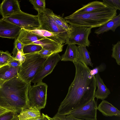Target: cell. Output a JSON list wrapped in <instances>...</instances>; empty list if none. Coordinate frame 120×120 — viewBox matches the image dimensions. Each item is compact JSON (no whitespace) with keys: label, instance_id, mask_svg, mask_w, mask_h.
<instances>
[{"label":"cell","instance_id":"cell-6","mask_svg":"<svg viewBox=\"0 0 120 120\" xmlns=\"http://www.w3.org/2000/svg\"><path fill=\"white\" fill-rule=\"evenodd\" d=\"M48 86L42 81L30 85L28 93L29 105L39 110L44 108L47 100Z\"/></svg>","mask_w":120,"mask_h":120},{"label":"cell","instance_id":"cell-22","mask_svg":"<svg viewBox=\"0 0 120 120\" xmlns=\"http://www.w3.org/2000/svg\"><path fill=\"white\" fill-rule=\"evenodd\" d=\"M52 15L56 23L65 30L68 35L72 30V26L66 22L64 18L60 15H56L52 12Z\"/></svg>","mask_w":120,"mask_h":120},{"label":"cell","instance_id":"cell-26","mask_svg":"<svg viewBox=\"0 0 120 120\" xmlns=\"http://www.w3.org/2000/svg\"><path fill=\"white\" fill-rule=\"evenodd\" d=\"M13 58L8 51L0 50V67L7 64Z\"/></svg>","mask_w":120,"mask_h":120},{"label":"cell","instance_id":"cell-32","mask_svg":"<svg viewBox=\"0 0 120 120\" xmlns=\"http://www.w3.org/2000/svg\"><path fill=\"white\" fill-rule=\"evenodd\" d=\"M104 69V66L103 65H101L92 70L90 69V74L92 75H96L99 72L103 71Z\"/></svg>","mask_w":120,"mask_h":120},{"label":"cell","instance_id":"cell-14","mask_svg":"<svg viewBox=\"0 0 120 120\" xmlns=\"http://www.w3.org/2000/svg\"><path fill=\"white\" fill-rule=\"evenodd\" d=\"M96 86L98 87L95 91L94 98L97 99L102 100L108 97L110 92L105 84L102 79L101 78L99 73L95 75Z\"/></svg>","mask_w":120,"mask_h":120},{"label":"cell","instance_id":"cell-11","mask_svg":"<svg viewBox=\"0 0 120 120\" xmlns=\"http://www.w3.org/2000/svg\"><path fill=\"white\" fill-rule=\"evenodd\" d=\"M22 28L2 18L0 19V37L17 38Z\"/></svg>","mask_w":120,"mask_h":120},{"label":"cell","instance_id":"cell-5","mask_svg":"<svg viewBox=\"0 0 120 120\" xmlns=\"http://www.w3.org/2000/svg\"><path fill=\"white\" fill-rule=\"evenodd\" d=\"M52 12L51 9L46 8L43 12L38 14L37 15L40 24L39 29L53 33L64 44L66 42L68 34L55 22L52 15Z\"/></svg>","mask_w":120,"mask_h":120},{"label":"cell","instance_id":"cell-12","mask_svg":"<svg viewBox=\"0 0 120 120\" xmlns=\"http://www.w3.org/2000/svg\"><path fill=\"white\" fill-rule=\"evenodd\" d=\"M21 10L17 0H4L0 4V13L2 18L15 14Z\"/></svg>","mask_w":120,"mask_h":120},{"label":"cell","instance_id":"cell-25","mask_svg":"<svg viewBox=\"0 0 120 120\" xmlns=\"http://www.w3.org/2000/svg\"><path fill=\"white\" fill-rule=\"evenodd\" d=\"M112 57L115 59L116 63L120 65V42L118 41L117 43L112 45Z\"/></svg>","mask_w":120,"mask_h":120},{"label":"cell","instance_id":"cell-23","mask_svg":"<svg viewBox=\"0 0 120 120\" xmlns=\"http://www.w3.org/2000/svg\"><path fill=\"white\" fill-rule=\"evenodd\" d=\"M42 49L41 45L37 44H31L24 45L23 49V53L24 54L38 52Z\"/></svg>","mask_w":120,"mask_h":120},{"label":"cell","instance_id":"cell-9","mask_svg":"<svg viewBox=\"0 0 120 120\" xmlns=\"http://www.w3.org/2000/svg\"><path fill=\"white\" fill-rule=\"evenodd\" d=\"M97 102L94 98L71 111L68 114L78 119L97 120Z\"/></svg>","mask_w":120,"mask_h":120},{"label":"cell","instance_id":"cell-31","mask_svg":"<svg viewBox=\"0 0 120 120\" xmlns=\"http://www.w3.org/2000/svg\"><path fill=\"white\" fill-rule=\"evenodd\" d=\"M38 53L42 57L46 59L54 54L52 51L43 49Z\"/></svg>","mask_w":120,"mask_h":120},{"label":"cell","instance_id":"cell-16","mask_svg":"<svg viewBox=\"0 0 120 120\" xmlns=\"http://www.w3.org/2000/svg\"><path fill=\"white\" fill-rule=\"evenodd\" d=\"M19 68L7 64L0 67V81H7L18 76Z\"/></svg>","mask_w":120,"mask_h":120},{"label":"cell","instance_id":"cell-19","mask_svg":"<svg viewBox=\"0 0 120 120\" xmlns=\"http://www.w3.org/2000/svg\"><path fill=\"white\" fill-rule=\"evenodd\" d=\"M107 6L103 2L98 1H93L84 5L82 7L77 10L73 13L80 14L95 11Z\"/></svg>","mask_w":120,"mask_h":120},{"label":"cell","instance_id":"cell-3","mask_svg":"<svg viewBox=\"0 0 120 120\" xmlns=\"http://www.w3.org/2000/svg\"><path fill=\"white\" fill-rule=\"evenodd\" d=\"M117 10L108 6L95 11L80 14L73 13L64 18L71 26L92 28L100 26L116 16Z\"/></svg>","mask_w":120,"mask_h":120},{"label":"cell","instance_id":"cell-34","mask_svg":"<svg viewBox=\"0 0 120 120\" xmlns=\"http://www.w3.org/2000/svg\"><path fill=\"white\" fill-rule=\"evenodd\" d=\"M7 65L13 67H20L21 64L19 61L13 58L9 61Z\"/></svg>","mask_w":120,"mask_h":120},{"label":"cell","instance_id":"cell-2","mask_svg":"<svg viewBox=\"0 0 120 120\" xmlns=\"http://www.w3.org/2000/svg\"><path fill=\"white\" fill-rule=\"evenodd\" d=\"M31 83H27L19 76L0 81V107L18 114L29 106L28 93Z\"/></svg>","mask_w":120,"mask_h":120},{"label":"cell","instance_id":"cell-10","mask_svg":"<svg viewBox=\"0 0 120 120\" xmlns=\"http://www.w3.org/2000/svg\"><path fill=\"white\" fill-rule=\"evenodd\" d=\"M61 59V56L58 53L51 55L44 63L31 82L35 84L42 81L52 72Z\"/></svg>","mask_w":120,"mask_h":120},{"label":"cell","instance_id":"cell-7","mask_svg":"<svg viewBox=\"0 0 120 120\" xmlns=\"http://www.w3.org/2000/svg\"><path fill=\"white\" fill-rule=\"evenodd\" d=\"M2 18L22 29L26 30L39 29L40 27L37 15L29 14L21 11L10 16Z\"/></svg>","mask_w":120,"mask_h":120},{"label":"cell","instance_id":"cell-37","mask_svg":"<svg viewBox=\"0 0 120 120\" xmlns=\"http://www.w3.org/2000/svg\"><path fill=\"white\" fill-rule=\"evenodd\" d=\"M10 111L7 109L2 108H0V116Z\"/></svg>","mask_w":120,"mask_h":120},{"label":"cell","instance_id":"cell-17","mask_svg":"<svg viewBox=\"0 0 120 120\" xmlns=\"http://www.w3.org/2000/svg\"><path fill=\"white\" fill-rule=\"evenodd\" d=\"M41 116L40 110L29 105L21 111L18 118L19 120H37Z\"/></svg>","mask_w":120,"mask_h":120},{"label":"cell","instance_id":"cell-30","mask_svg":"<svg viewBox=\"0 0 120 120\" xmlns=\"http://www.w3.org/2000/svg\"><path fill=\"white\" fill-rule=\"evenodd\" d=\"M103 1L106 5L110 6L116 10H120V0H103Z\"/></svg>","mask_w":120,"mask_h":120},{"label":"cell","instance_id":"cell-27","mask_svg":"<svg viewBox=\"0 0 120 120\" xmlns=\"http://www.w3.org/2000/svg\"><path fill=\"white\" fill-rule=\"evenodd\" d=\"M29 30L32 33L40 36L44 37H57L53 33L45 30L36 29Z\"/></svg>","mask_w":120,"mask_h":120},{"label":"cell","instance_id":"cell-29","mask_svg":"<svg viewBox=\"0 0 120 120\" xmlns=\"http://www.w3.org/2000/svg\"><path fill=\"white\" fill-rule=\"evenodd\" d=\"M24 45L19 41L17 38L15 39L14 43V48L12 52V57L14 58L18 51L23 52L22 50Z\"/></svg>","mask_w":120,"mask_h":120},{"label":"cell","instance_id":"cell-35","mask_svg":"<svg viewBox=\"0 0 120 120\" xmlns=\"http://www.w3.org/2000/svg\"><path fill=\"white\" fill-rule=\"evenodd\" d=\"M65 116L60 115L56 113L52 118L53 120H66L65 118Z\"/></svg>","mask_w":120,"mask_h":120},{"label":"cell","instance_id":"cell-18","mask_svg":"<svg viewBox=\"0 0 120 120\" xmlns=\"http://www.w3.org/2000/svg\"><path fill=\"white\" fill-rule=\"evenodd\" d=\"M44 37L34 34L29 30L22 29L17 39L24 45L30 44Z\"/></svg>","mask_w":120,"mask_h":120},{"label":"cell","instance_id":"cell-13","mask_svg":"<svg viewBox=\"0 0 120 120\" xmlns=\"http://www.w3.org/2000/svg\"><path fill=\"white\" fill-rule=\"evenodd\" d=\"M97 109L106 116H120V112L107 101L103 100L97 106Z\"/></svg>","mask_w":120,"mask_h":120},{"label":"cell","instance_id":"cell-1","mask_svg":"<svg viewBox=\"0 0 120 120\" xmlns=\"http://www.w3.org/2000/svg\"><path fill=\"white\" fill-rule=\"evenodd\" d=\"M75 68L74 79L68 93L59 107L57 114L66 116L95 98L96 87L95 75L90 74V69L80 62L73 63Z\"/></svg>","mask_w":120,"mask_h":120},{"label":"cell","instance_id":"cell-33","mask_svg":"<svg viewBox=\"0 0 120 120\" xmlns=\"http://www.w3.org/2000/svg\"><path fill=\"white\" fill-rule=\"evenodd\" d=\"M14 58L16 60L19 61L20 63L21 64L25 61L26 57L23 52L18 51Z\"/></svg>","mask_w":120,"mask_h":120},{"label":"cell","instance_id":"cell-21","mask_svg":"<svg viewBox=\"0 0 120 120\" xmlns=\"http://www.w3.org/2000/svg\"><path fill=\"white\" fill-rule=\"evenodd\" d=\"M78 56L77 61H79L84 65L93 67L90 56L89 53L86 46L78 45Z\"/></svg>","mask_w":120,"mask_h":120},{"label":"cell","instance_id":"cell-4","mask_svg":"<svg viewBox=\"0 0 120 120\" xmlns=\"http://www.w3.org/2000/svg\"><path fill=\"white\" fill-rule=\"evenodd\" d=\"M26 58L19 68L18 76L22 80L31 83L47 59L42 57L36 52L25 55Z\"/></svg>","mask_w":120,"mask_h":120},{"label":"cell","instance_id":"cell-28","mask_svg":"<svg viewBox=\"0 0 120 120\" xmlns=\"http://www.w3.org/2000/svg\"><path fill=\"white\" fill-rule=\"evenodd\" d=\"M18 114L10 111L0 116V120H19Z\"/></svg>","mask_w":120,"mask_h":120},{"label":"cell","instance_id":"cell-8","mask_svg":"<svg viewBox=\"0 0 120 120\" xmlns=\"http://www.w3.org/2000/svg\"><path fill=\"white\" fill-rule=\"evenodd\" d=\"M72 26V30L68 35L65 44H77L89 47L90 42L88 37L91 28L83 26Z\"/></svg>","mask_w":120,"mask_h":120},{"label":"cell","instance_id":"cell-15","mask_svg":"<svg viewBox=\"0 0 120 120\" xmlns=\"http://www.w3.org/2000/svg\"><path fill=\"white\" fill-rule=\"evenodd\" d=\"M120 26V14L96 29L94 33L97 35L111 30L114 32L116 28Z\"/></svg>","mask_w":120,"mask_h":120},{"label":"cell","instance_id":"cell-24","mask_svg":"<svg viewBox=\"0 0 120 120\" xmlns=\"http://www.w3.org/2000/svg\"><path fill=\"white\" fill-rule=\"evenodd\" d=\"M29 1L33 5L38 13L43 12L46 8L45 0H30Z\"/></svg>","mask_w":120,"mask_h":120},{"label":"cell","instance_id":"cell-36","mask_svg":"<svg viewBox=\"0 0 120 120\" xmlns=\"http://www.w3.org/2000/svg\"><path fill=\"white\" fill-rule=\"evenodd\" d=\"M65 118L66 120H87L77 119L69 114L66 115Z\"/></svg>","mask_w":120,"mask_h":120},{"label":"cell","instance_id":"cell-20","mask_svg":"<svg viewBox=\"0 0 120 120\" xmlns=\"http://www.w3.org/2000/svg\"><path fill=\"white\" fill-rule=\"evenodd\" d=\"M78 53V46L75 45H68L64 53L61 57V60L74 63L77 61Z\"/></svg>","mask_w":120,"mask_h":120}]
</instances>
